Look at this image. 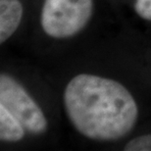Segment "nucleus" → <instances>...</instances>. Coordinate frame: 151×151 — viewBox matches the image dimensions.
<instances>
[{
    "mask_svg": "<svg viewBox=\"0 0 151 151\" xmlns=\"http://www.w3.org/2000/svg\"><path fill=\"white\" fill-rule=\"evenodd\" d=\"M0 105L13 115L29 134H40L46 131L47 120L40 107L19 83L5 74L0 77Z\"/></svg>",
    "mask_w": 151,
    "mask_h": 151,
    "instance_id": "obj_3",
    "label": "nucleus"
},
{
    "mask_svg": "<svg viewBox=\"0 0 151 151\" xmlns=\"http://www.w3.org/2000/svg\"><path fill=\"white\" fill-rule=\"evenodd\" d=\"M134 9L138 16L151 21V0H137Z\"/></svg>",
    "mask_w": 151,
    "mask_h": 151,
    "instance_id": "obj_7",
    "label": "nucleus"
},
{
    "mask_svg": "<svg viewBox=\"0 0 151 151\" xmlns=\"http://www.w3.org/2000/svg\"><path fill=\"white\" fill-rule=\"evenodd\" d=\"M23 16L19 0H0V42L3 43L16 32Z\"/></svg>",
    "mask_w": 151,
    "mask_h": 151,
    "instance_id": "obj_4",
    "label": "nucleus"
},
{
    "mask_svg": "<svg viewBox=\"0 0 151 151\" xmlns=\"http://www.w3.org/2000/svg\"><path fill=\"white\" fill-rule=\"evenodd\" d=\"M92 0H44L41 27L54 38H67L80 32L91 17Z\"/></svg>",
    "mask_w": 151,
    "mask_h": 151,
    "instance_id": "obj_2",
    "label": "nucleus"
},
{
    "mask_svg": "<svg viewBox=\"0 0 151 151\" xmlns=\"http://www.w3.org/2000/svg\"><path fill=\"white\" fill-rule=\"evenodd\" d=\"M26 129L4 106L0 105V138L3 141H19L23 139Z\"/></svg>",
    "mask_w": 151,
    "mask_h": 151,
    "instance_id": "obj_5",
    "label": "nucleus"
},
{
    "mask_svg": "<svg viewBox=\"0 0 151 151\" xmlns=\"http://www.w3.org/2000/svg\"><path fill=\"white\" fill-rule=\"evenodd\" d=\"M126 151H151V134L141 135L129 141L125 146Z\"/></svg>",
    "mask_w": 151,
    "mask_h": 151,
    "instance_id": "obj_6",
    "label": "nucleus"
},
{
    "mask_svg": "<svg viewBox=\"0 0 151 151\" xmlns=\"http://www.w3.org/2000/svg\"><path fill=\"white\" fill-rule=\"evenodd\" d=\"M66 112L74 127L95 140H117L127 135L137 120V105L123 84L111 78L81 74L64 92Z\"/></svg>",
    "mask_w": 151,
    "mask_h": 151,
    "instance_id": "obj_1",
    "label": "nucleus"
}]
</instances>
